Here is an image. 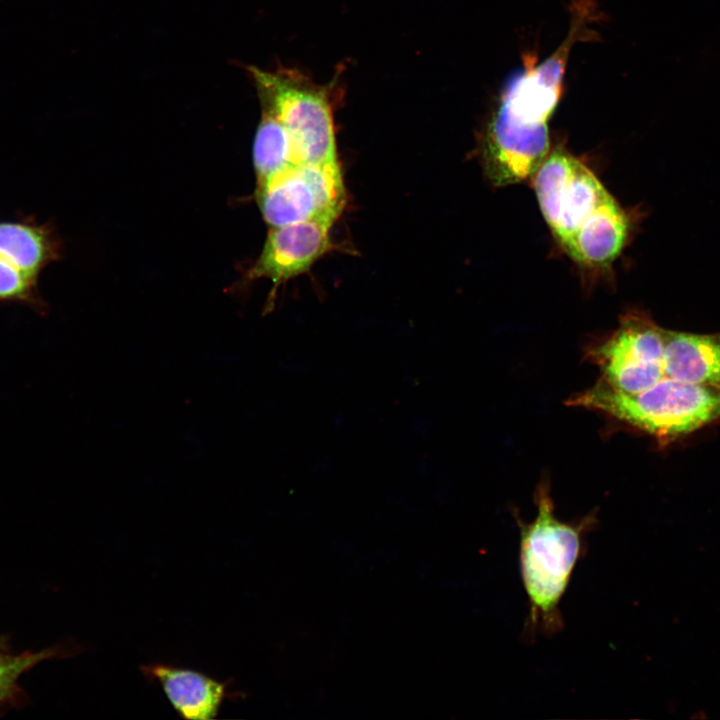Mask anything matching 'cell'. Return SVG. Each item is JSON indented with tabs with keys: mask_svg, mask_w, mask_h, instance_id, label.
Instances as JSON below:
<instances>
[{
	"mask_svg": "<svg viewBox=\"0 0 720 720\" xmlns=\"http://www.w3.org/2000/svg\"><path fill=\"white\" fill-rule=\"evenodd\" d=\"M582 39L575 28L544 62L527 55L524 67L506 83L481 142V161L495 186L531 178L551 151L548 121L561 97L572 46Z\"/></svg>",
	"mask_w": 720,
	"mask_h": 720,
	"instance_id": "cell-1",
	"label": "cell"
},
{
	"mask_svg": "<svg viewBox=\"0 0 720 720\" xmlns=\"http://www.w3.org/2000/svg\"><path fill=\"white\" fill-rule=\"evenodd\" d=\"M535 503L533 521L526 523L515 516L520 531V573L528 599L527 638L538 633L551 636L563 629L560 603L584 555L586 536L597 523L596 512L572 522L557 518L546 481L537 486Z\"/></svg>",
	"mask_w": 720,
	"mask_h": 720,
	"instance_id": "cell-2",
	"label": "cell"
},
{
	"mask_svg": "<svg viewBox=\"0 0 720 720\" xmlns=\"http://www.w3.org/2000/svg\"><path fill=\"white\" fill-rule=\"evenodd\" d=\"M568 405L601 412L666 441L720 417V389L664 376L646 390L627 394L599 381Z\"/></svg>",
	"mask_w": 720,
	"mask_h": 720,
	"instance_id": "cell-3",
	"label": "cell"
},
{
	"mask_svg": "<svg viewBox=\"0 0 720 720\" xmlns=\"http://www.w3.org/2000/svg\"><path fill=\"white\" fill-rule=\"evenodd\" d=\"M262 107L286 129L300 164L337 161L334 109L341 96L338 75L317 84L295 68L250 67Z\"/></svg>",
	"mask_w": 720,
	"mask_h": 720,
	"instance_id": "cell-4",
	"label": "cell"
},
{
	"mask_svg": "<svg viewBox=\"0 0 720 720\" xmlns=\"http://www.w3.org/2000/svg\"><path fill=\"white\" fill-rule=\"evenodd\" d=\"M257 202L271 227L315 219L335 223L346 202L338 160L297 164L258 183Z\"/></svg>",
	"mask_w": 720,
	"mask_h": 720,
	"instance_id": "cell-5",
	"label": "cell"
},
{
	"mask_svg": "<svg viewBox=\"0 0 720 720\" xmlns=\"http://www.w3.org/2000/svg\"><path fill=\"white\" fill-rule=\"evenodd\" d=\"M665 330L644 312H627L610 336L589 347L587 357L612 389L642 392L664 377Z\"/></svg>",
	"mask_w": 720,
	"mask_h": 720,
	"instance_id": "cell-6",
	"label": "cell"
},
{
	"mask_svg": "<svg viewBox=\"0 0 720 720\" xmlns=\"http://www.w3.org/2000/svg\"><path fill=\"white\" fill-rule=\"evenodd\" d=\"M531 179L542 215L561 247L610 195L584 163L561 148L549 152Z\"/></svg>",
	"mask_w": 720,
	"mask_h": 720,
	"instance_id": "cell-7",
	"label": "cell"
},
{
	"mask_svg": "<svg viewBox=\"0 0 720 720\" xmlns=\"http://www.w3.org/2000/svg\"><path fill=\"white\" fill-rule=\"evenodd\" d=\"M333 224L328 220L315 219L271 227L259 258L247 273V279H269L273 282L274 297L279 285L308 272L330 251Z\"/></svg>",
	"mask_w": 720,
	"mask_h": 720,
	"instance_id": "cell-8",
	"label": "cell"
},
{
	"mask_svg": "<svg viewBox=\"0 0 720 720\" xmlns=\"http://www.w3.org/2000/svg\"><path fill=\"white\" fill-rule=\"evenodd\" d=\"M630 225L629 215L610 194L562 248L582 268L607 269L624 249Z\"/></svg>",
	"mask_w": 720,
	"mask_h": 720,
	"instance_id": "cell-9",
	"label": "cell"
},
{
	"mask_svg": "<svg viewBox=\"0 0 720 720\" xmlns=\"http://www.w3.org/2000/svg\"><path fill=\"white\" fill-rule=\"evenodd\" d=\"M146 679L161 686L170 704L185 719H215L226 698L230 681H218L206 674L188 668L164 663L141 666Z\"/></svg>",
	"mask_w": 720,
	"mask_h": 720,
	"instance_id": "cell-10",
	"label": "cell"
},
{
	"mask_svg": "<svg viewBox=\"0 0 720 720\" xmlns=\"http://www.w3.org/2000/svg\"><path fill=\"white\" fill-rule=\"evenodd\" d=\"M664 376L720 389V333L665 330Z\"/></svg>",
	"mask_w": 720,
	"mask_h": 720,
	"instance_id": "cell-11",
	"label": "cell"
},
{
	"mask_svg": "<svg viewBox=\"0 0 720 720\" xmlns=\"http://www.w3.org/2000/svg\"><path fill=\"white\" fill-rule=\"evenodd\" d=\"M60 256L52 227L32 217L0 220V258L38 282L41 272Z\"/></svg>",
	"mask_w": 720,
	"mask_h": 720,
	"instance_id": "cell-12",
	"label": "cell"
},
{
	"mask_svg": "<svg viewBox=\"0 0 720 720\" xmlns=\"http://www.w3.org/2000/svg\"><path fill=\"white\" fill-rule=\"evenodd\" d=\"M253 162L258 183L300 164L286 129L264 107L254 138Z\"/></svg>",
	"mask_w": 720,
	"mask_h": 720,
	"instance_id": "cell-13",
	"label": "cell"
},
{
	"mask_svg": "<svg viewBox=\"0 0 720 720\" xmlns=\"http://www.w3.org/2000/svg\"><path fill=\"white\" fill-rule=\"evenodd\" d=\"M0 302H16L41 310L45 307L38 282L0 258Z\"/></svg>",
	"mask_w": 720,
	"mask_h": 720,
	"instance_id": "cell-14",
	"label": "cell"
},
{
	"mask_svg": "<svg viewBox=\"0 0 720 720\" xmlns=\"http://www.w3.org/2000/svg\"><path fill=\"white\" fill-rule=\"evenodd\" d=\"M51 655L49 651L21 655H10L0 651V701L9 694L25 671Z\"/></svg>",
	"mask_w": 720,
	"mask_h": 720,
	"instance_id": "cell-15",
	"label": "cell"
}]
</instances>
